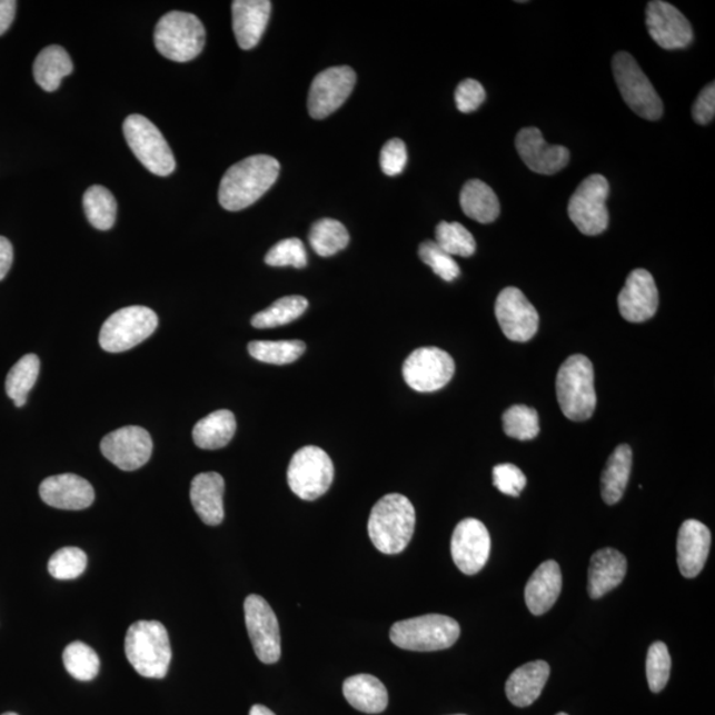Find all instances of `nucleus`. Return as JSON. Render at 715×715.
Returning a JSON list of instances; mask_svg holds the SVG:
<instances>
[{
  "label": "nucleus",
  "mask_w": 715,
  "mask_h": 715,
  "mask_svg": "<svg viewBox=\"0 0 715 715\" xmlns=\"http://www.w3.org/2000/svg\"><path fill=\"white\" fill-rule=\"evenodd\" d=\"M101 453L108 460L125 471L137 470L150 460L152 440L148 430L130 426L103 437Z\"/></svg>",
  "instance_id": "17"
},
{
  "label": "nucleus",
  "mask_w": 715,
  "mask_h": 715,
  "mask_svg": "<svg viewBox=\"0 0 715 715\" xmlns=\"http://www.w3.org/2000/svg\"><path fill=\"white\" fill-rule=\"evenodd\" d=\"M627 574V559L615 548H602L596 552L588 568V594L592 599L613 592L622 585Z\"/></svg>",
  "instance_id": "25"
},
{
  "label": "nucleus",
  "mask_w": 715,
  "mask_h": 715,
  "mask_svg": "<svg viewBox=\"0 0 715 715\" xmlns=\"http://www.w3.org/2000/svg\"><path fill=\"white\" fill-rule=\"evenodd\" d=\"M613 72L623 100L637 116L648 121L662 118L663 101L632 54L616 53L613 59Z\"/></svg>",
  "instance_id": "7"
},
{
  "label": "nucleus",
  "mask_w": 715,
  "mask_h": 715,
  "mask_svg": "<svg viewBox=\"0 0 715 715\" xmlns=\"http://www.w3.org/2000/svg\"><path fill=\"white\" fill-rule=\"evenodd\" d=\"M235 433V415L228 409H219L197 423L192 430V439L197 447L215 450L228 446Z\"/></svg>",
  "instance_id": "31"
},
{
  "label": "nucleus",
  "mask_w": 715,
  "mask_h": 715,
  "mask_svg": "<svg viewBox=\"0 0 715 715\" xmlns=\"http://www.w3.org/2000/svg\"><path fill=\"white\" fill-rule=\"evenodd\" d=\"M309 241L318 256L330 258L349 246L350 236L341 221L325 218L311 226Z\"/></svg>",
  "instance_id": "34"
},
{
  "label": "nucleus",
  "mask_w": 715,
  "mask_h": 715,
  "mask_svg": "<svg viewBox=\"0 0 715 715\" xmlns=\"http://www.w3.org/2000/svg\"><path fill=\"white\" fill-rule=\"evenodd\" d=\"M487 99L484 87L474 79L463 80L456 88V107L461 113L475 112Z\"/></svg>",
  "instance_id": "46"
},
{
  "label": "nucleus",
  "mask_w": 715,
  "mask_h": 715,
  "mask_svg": "<svg viewBox=\"0 0 715 715\" xmlns=\"http://www.w3.org/2000/svg\"><path fill=\"white\" fill-rule=\"evenodd\" d=\"M516 149L527 168L540 176H553L570 162V151L565 146L548 145L537 128L519 130Z\"/></svg>",
  "instance_id": "19"
},
{
  "label": "nucleus",
  "mask_w": 715,
  "mask_h": 715,
  "mask_svg": "<svg viewBox=\"0 0 715 715\" xmlns=\"http://www.w3.org/2000/svg\"><path fill=\"white\" fill-rule=\"evenodd\" d=\"M460 636V626L446 615L430 614L395 623L391 642L398 648L414 652H435L453 647Z\"/></svg>",
  "instance_id": "5"
},
{
  "label": "nucleus",
  "mask_w": 715,
  "mask_h": 715,
  "mask_svg": "<svg viewBox=\"0 0 715 715\" xmlns=\"http://www.w3.org/2000/svg\"><path fill=\"white\" fill-rule=\"evenodd\" d=\"M39 493L47 505L62 510L87 509L95 502L92 485L86 478L72 474L46 478Z\"/></svg>",
  "instance_id": "21"
},
{
  "label": "nucleus",
  "mask_w": 715,
  "mask_h": 715,
  "mask_svg": "<svg viewBox=\"0 0 715 715\" xmlns=\"http://www.w3.org/2000/svg\"><path fill=\"white\" fill-rule=\"evenodd\" d=\"M416 524L414 505L406 496L391 493L374 505L367 532L377 550L399 554L411 543Z\"/></svg>",
  "instance_id": "2"
},
{
  "label": "nucleus",
  "mask_w": 715,
  "mask_h": 715,
  "mask_svg": "<svg viewBox=\"0 0 715 715\" xmlns=\"http://www.w3.org/2000/svg\"><path fill=\"white\" fill-rule=\"evenodd\" d=\"M562 592V572L555 560H546L530 576L525 588L526 606L540 616L552 609Z\"/></svg>",
  "instance_id": "26"
},
{
  "label": "nucleus",
  "mask_w": 715,
  "mask_h": 715,
  "mask_svg": "<svg viewBox=\"0 0 715 715\" xmlns=\"http://www.w3.org/2000/svg\"><path fill=\"white\" fill-rule=\"evenodd\" d=\"M125 654L138 675L163 678L172 656L168 629L159 622L131 624L125 637Z\"/></svg>",
  "instance_id": "3"
},
{
  "label": "nucleus",
  "mask_w": 715,
  "mask_h": 715,
  "mask_svg": "<svg viewBox=\"0 0 715 715\" xmlns=\"http://www.w3.org/2000/svg\"><path fill=\"white\" fill-rule=\"evenodd\" d=\"M496 318L505 337L513 342H527L537 335L538 311L517 288H505L498 295Z\"/></svg>",
  "instance_id": "15"
},
{
  "label": "nucleus",
  "mask_w": 715,
  "mask_h": 715,
  "mask_svg": "<svg viewBox=\"0 0 715 715\" xmlns=\"http://www.w3.org/2000/svg\"><path fill=\"white\" fill-rule=\"evenodd\" d=\"M632 469V449L622 444L609 456L602 475V497L604 503L615 505L620 502L627 489Z\"/></svg>",
  "instance_id": "32"
},
{
  "label": "nucleus",
  "mask_w": 715,
  "mask_h": 715,
  "mask_svg": "<svg viewBox=\"0 0 715 715\" xmlns=\"http://www.w3.org/2000/svg\"><path fill=\"white\" fill-rule=\"evenodd\" d=\"M3 715H18L17 713H6Z\"/></svg>",
  "instance_id": "52"
},
{
  "label": "nucleus",
  "mask_w": 715,
  "mask_h": 715,
  "mask_svg": "<svg viewBox=\"0 0 715 715\" xmlns=\"http://www.w3.org/2000/svg\"><path fill=\"white\" fill-rule=\"evenodd\" d=\"M40 360L34 354H27L12 366L6 379V393L18 408L26 406L27 398L37 384Z\"/></svg>",
  "instance_id": "33"
},
{
  "label": "nucleus",
  "mask_w": 715,
  "mask_h": 715,
  "mask_svg": "<svg viewBox=\"0 0 715 715\" xmlns=\"http://www.w3.org/2000/svg\"><path fill=\"white\" fill-rule=\"evenodd\" d=\"M651 38L664 50H683L693 41V30L682 11L663 0H654L647 6L645 18Z\"/></svg>",
  "instance_id": "18"
},
{
  "label": "nucleus",
  "mask_w": 715,
  "mask_h": 715,
  "mask_svg": "<svg viewBox=\"0 0 715 715\" xmlns=\"http://www.w3.org/2000/svg\"><path fill=\"white\" fill-rule=\"evenodd\" d=\"M692 115L694 121L698 125H707L714 120L715 116V85L711 82L709 86L704 88L703 92L697 97L694 102Z\"/></svg>",
  "instance_id": "48"
},
{
  "label": "nucleus",
  "mask_w": 715,
  "mask_h": 715,
  "mask_svg": "<svg viewBox=\"0 0 715 715\" xmlns=\"http://www.w3.org/2000/svg\"><path fill=\"white\" fill-rule=\"evenodd\" d=\"M617 304L626 321L632 324L648 321L658 309V290L654 276L645 269L632 270L626 286L617 297Z\"/></svg>",
  "instance_id": "20"
},
{
  "label": "nucleus",
  "mask_w": 715,
  "mask_h": 715,
  "mask_svg": "<svg viewBox=\"0 0 715 715\" xmlns=\"http://www.w3.org/2000/svg\"><path fill=\"white\" fill-rule=\"evenodd\" d=\"M408 161L405 142L395 138L388 141L380 152V168L388 177H397L406 169Z\"/></svg>",
  "instance_id": "47"
},
{
  "label": "nucleus",
  "mask_w": 715,
  "mask_h": 715,
  "mask_svg": "<svg viewBox=\"0 0 715 715\" xmlns=\"http://www.w3.org/2000/svg\"><path fill=\"white\" fill-rule=\"evenodd\" d=\"M73 72V62L64 48L46 47L33 62V78L46 92H54L62 79Z\"/></svg>",
  "instance_id": "30"
},
{
  "label": "nucleus",
  "mask_w": 715,
  "mask_h": 715,
  "mask_svg": "<svg viewBox=\"0 0 715 715\" xmlns=\"http://www.w3.org/2000/svg\"><path fill=\"white\" fill-rule=\"evenodd\" d=\"M307 350L302 341H254L248 345L251 357L269 365H289L296 363Z\"/></svg>",
  "instance_id": "37"
},
{
  "label": "nucleus",
  "mask_w": 715,
  "mask_h": 715,
  "mask_svg": "<svg viewBox=\"0 0 715 715\" xmlns=\"http://www.w3.org/2000/svg\"><path fill=\"white\" fill-rule=\"evenodd\" d=\"M493 484L504 495L518 497L526 487V476L516 465L499 464L493 468Z\"/></svg>",
  "instance_id": "45"
},
{
  "label": "nucleus",
  "mask_w": 715,
  "mask_h": 715,
  "mask_svg": "<svg viewBox=\"0 0 715 715\" xmlns=\"http://www.w3.org/2000/svg\"><path fill=\"white\" fill-rule=\"evenodd\" d=\"M450 553L455 565L464 574L480 573L490 555V536L481 520L467 518L456 526Z\"/></svg>",
  "instance_id": "16"
},
{
  "label": "nucleus",
  "mask_w": 715,
  "mask_h": 715,
  "mask_svg": "<svg viewBox=\"0 0 715 715\" xmlns=\"http://www.w3.org/2000/svg\"><path fill=\"white\" fill-rule=\"evenodd\" d=\"M309 302L302 296H287L277 300L266 310L252 318L256 329H272L277 326L288 325L300 318L307 311Z\"/></svg>",
  "instance_id": "36"
},
{
  "label": "nucleus",
  "mask_w": 715,
  "mask_h": 715,
  "mask_svg": "<svg viewBox=\"0 0 715 715\" xmlns=\"http://www.w3.org/2000/svg\"><path fill=\"white\" fill-rule=\"evenodd\" d=\"M82 206L90 225L100 231H108L116 224L117 201L103 186L89 187L82 198Z\"/></svg>",
  "instance_id": "35"
},
{
  "label": "nucleus",
  "mask_w": 715,
  "mask_h": 715,
  "mask_svg": "<svg viewBox=\"0 0 715 715\" xmlns=\"http://www.w3.org/2000/svg\"><path fill=\"white\" fill-rule=\"evenodd\" d=\"M13 261V248L9 239L0 236V281L10 272Z\"/></svg>",
  "instance_id": "50"
},
{
  "label": "nucleus",
  "mask_w": 715,
  "mask_h": 715,
  "mask_svg": "<svg viewBox=\"0 0 715 715\" xmlns=\"http://www.w3.org/2000/svg\"><path fill=\"white\" fill-rule=\"evenodd\" d=\"M87 554L78 547H64L54 553L48 562V572L54 579L72 580L86 572Z\"/></svg>",
  "instance_id": "41"
},
{
  "label": "nucleus",
  "mask_w": 715,
  "mask_h": 715,
  "mask_svg": "<svg viewBox=\"0 0 715 715\" xmlns=\"http://www.w3.org/2000/svg\"><path fill=\"white\" fill-rule=\"evenodd\" d=\"M357 75L350 67H331L318 73L311 82L308 109L316 120L337 112L356 87Z\"/></svg>",
  "instance_id": "14"
},
{
  "label": "nucleus",
  "mask_w": 715,
  "mask_h": 715,
  "mask_svg": "<svg viewBox=\"0 0 715 715\" xmlns=\"http://www.w3.org/2000/svg\"><path fill=\"white\" fill-rule=\"evenodd\" d=\"M123 136L138 161L155 176L168 177L176 170V158L168 141L148 118L129 116L123 122Z\"/></svg>",
  "instance_id": "8"
},
{
  "label": "nucleus",
  "mask_w": 715,
  "mask_h": 715,
  "mask_svg": "<svg viewBox=\"0 0 715 715\" xmlns=\"http://www.w3.org/2000/svg\"><path fill=\"white\" fill-rule=\"evenodd\" d=\"M505 434L517 440H533L539 434V416L536 409L523 405L506 409L503 416Z\"/></svg>",
  "instance_id": "40"
},
{
  "label": "nucleus",
  "mask_w": 715,
  "mask_h": 715,
  "mask_svg": "<svg viewBox=\"0 0 715 715\" xmlns=\"http://www.w3.org/2000/svg\"><path fill=\"white\" fill-rule=\"evenodd\" d=\"M455 360L439 347H420L409 354L403 365L406 384L418 393H434L446 387L454 378Z\"/></svg>",
  "instance_id": "12"
},
{
  "label": "nucleus",
  "mask_w": 715,
  "mask_h": 715,
  "mask_svg": "<svg viewBox=\"0 0 715 715\" xmlns=\"http://www.w3.org/2000/svg\"><path fill=\"white\" fill-rule=\"evenodd\" d=\"M419 258L444 281L453 282L460 276V267H458L456 260L453 256L443 251L435 240L421 242Z\"/></svg>",
  "instance_id": "42"
},
{
  "label": "nucleus",
  "mask_w": 715,
  "mask_h": 715,
  "mask_svg": "<svg viewBox=\"0 0 715 715\" xmlns=\"http://www.w3.org/2000/svg\"><path fill=\"white\" fill-rule=\"evenodd\" d=\"M246 626L255 654L264 664H275L281 657L279 620L268 602L259 595H249L245 602Z\"/></svg>",
  "instance_id": "13"
},
{
  "label": "nucleus",
  "mask_w": 715,
  "mask_h": 715,
  "mask_svg": "<svg viewBox=\"0 0 715 715\" xmlns=\"http://www.w3.org/2000/svg\"><path fill=\"white\" fill-rule=\"evenodd\" d=\"M562 413L573 421H586L595 413V374L592 360L580 354L568 357L557 375Z\"/></svg>",
  "instance_id": "4"
},
{
  "label": "nucleus",
  "mask_w": 715,
  "mask_h": 715,
  "mask_svg": "<svg viewBox=\"0 0 715 715\" xmlns=\"http://www.w3.org/2000/svg\"><path fill=\"white\" fill-rule=\"evenodd\" d=\"M225 478L215 471H207L193 478L190 498L193 510L208 526H218L225 519Z\"/></svg>",
  "instance_id": "24"
},
{
  "label": "nucleus",
  "mask_w": 715,
  "mask_h": 715,
  "mask_svg": "<svg viewBox=\"0 0 715 715\" xmlns=\"http://www.w3.org/2000/svg\"><path fill=\"white\" fill-rule=\"evenodd\" d=\"M155 44L166 59L177 62L199 57L206 44V30L199 18L189 12L166 13L156 27Z\"/></svg>",
  "instance_id": "6"
},
{
  "label": "nucleus",
  "mask_w": 715,
  "mask_h": 715,
  "mask_svg": "<svg viewBox=\"0 0 715 715\" xmlns=\"http://www.w3.org/2000/svg\"><path fill=\"white\" fill-rule=\"evenodd\" d=\"M712 545V534L696 519H687L679 527L677 537V564L685 578H696L704 570Z\"/></svg>",
  "instance_id": "22"
},
{
  "label": "nucleus",
  "mask_w": 715,
  "mask_h": 715,
  "mask_svg": "<svg viewBox=\"0 0 715 715\" xmlns=\"http://www.w3.org/2000/svg\"><path fill=\"white\" fill-rule=\"evenodd\" d=\"M280 163L270 156H252L235 163L221 179L219 203L227 211H240L258 201L276 183Z\"/></svg>",
  "instance_id": "1"
},
{
  "label": "nucleus",
  "mask_w": 715,
  "mask_h": 715,
  "mask_svg": "<svg viewBox=\"0 0 715 715\" xmlns=\"http://www.w3.org/2000/svg\"><path fill=\"white\" fill-rule=\"evenodd\" d=\"M548 676H550V666L540 659L519 666L506 682V696L515 706H530L543 693Z\"/></svg>",
  "instance_id": "27"
},
{
  "label": "nucleus",
  "mask_w": 715,
  "mask_h": 715,
  "mask_svg": "<svg viewBox=\"0 0 715 715\" xmlns=\"http://www.w3.org/2000/svg\"><path fill=\"white\" fill-rule=\"evenodd\" d=\"M158 326V317L150 308L128 307L110 316L100 331V345L109 352L133 349L148 339Z\"/></svg>",
  "instance_id": "10"
},
{
  "label": "nucleus",
  "mask_w": 715,
  "mask_h": 715,
  "mask_svg": "<svg viewBox=\"0 0 715 715\" xmlns=\"http://www.w3.org/2000/svg\"><path fill=\"white\" fill-rule=\"evenodd\" d=\"M672 659L668 647L662 642L651 645L647 656V678L649 689L659 693L669 682Z\"/></svg>",
  "instance_id": "43"
},
{
  "label": "nucleus",
  "mask_w": 715,
  "mask_h": 715,
  "mask_svg": "<svg viewBox=\"0 0 715 715\" xmlns=\"http://www.w3.org/2000/svg\"><path fill=\"white\" fill-rule=\"evenodd\" d=\"M461 210L478 224L488 225L499 217V200L491 187L480 179H470L460 193Z\"/></svg>",
  "instance_id": "29"
},
{
  "label": "nucleus",
  "mask_w": 715,
  "mask_h": 715,
  "mask_svg": "<svg viewBox=\"0 0 715 715\" xmlns=\"http://www.w3.org/2000/svg\"><path fill=\"white\" fill-rule=\"evenodd\" d=\"M249 715H276V714L272 711H269L267 706L255 705L252 706L251 712H249Z\"/></svg>",
  "instance_id": "51"
},
{
  "label": "nucleus",
  "mask_w": 715,
  "mask_h": 715,
  "mask_svg": "<svg viewBox=\"0 0 715 715\" xmlns=\"http://www.w3.org/2000/svg\"><path fill=\"white\" fill-rule=\"evenodd\" d=\"M557 715H568V714H566V713H559V714H557Z\"/></svg>",
  "instance_id": "53"
},
{
  "label": "nucleus",
  "mask_w": 715,
  "mask_h": 715,
  "mask_svg": "<svg viewBox=\"0 0 715 715\" xmlns=\"http://www.w3.org/2000/svg\"><path fill=\"white\" fill-rule=\"evenodd\" d=\"M17 6L16 0H0V37L9 31L16 19Z\"/></svg>",
  "instance_id": "49"
},
{
  "label": "nucleus",
  "mask_w": 715,
  "mask_h": 715,
  "mask_svg": "<svg viewBox=\"0 0 715 715\" xmlns=\"http://www.w3.org/2000/svg\"><path fill=\"white\" fill-rule=\"evenodd\" d=\"M609 183L600 173L587 177L568 201V217L583 235L596 236L606 231L609 224L607 198Z\"/></svg>",
  "instance_id": "11"
},
{
  "label": "nucleus",
  "mask_w": 715,
  "mask_h": 715,
  "mask_svg": "<svg viewBox=\"0 0 715 715\" xmlns=\"http://www.w3.org/2000/svg\"><path fill=\"white\" fill-rule=\"evenodd\" d=\"M461 715V714H460Z\"/></svg>",
  "instance_id": "54"
},
{
  "label": "nucleus",
  "mask_w": 715,
  "mask_h": 715,
  "mask_svg": "<svg viewBox=\"0 0 715 715\" xmlns=\"http://www.w3.org/2000/svg\"><path fill=\"white\" fill-rule=\"evenodd\" d=\"M335 480V465L324 449L308 446L298 449L288 468L291 491L305 502L322 497Z\"/></svg>",
  "instance_id": "9"
},
{
  "label": "nucleus",
  "mask_w": 715,
  "mask_h": 715,
  "mask_svg": "<svg viewBox=\"0 0 715 715\" xmlns=\"http://www.w3.org/2000/svg\"><path fill=\"white\" fill-rule=\"evenodd\" d=\"M266 262L270 267H295L302 269L308 266L307 249L304 242L297 238H290L277 242L269 249Z\"/></svg>",
  "instance_id": "44"
},
{
  "label": "nucleus",
  "mask_w": 715,
  "mask_h": 715,
  "mask_svg": "<svg viewBox=\"0 0 715 715\" xmlns=\"http://www.w3.org/2000/svg\"><path fill=\"white\" fill-rule=\"evenodd\" d=\"M62 662L69 675L80 682H90L99 675L100 658L95 649L80 642L69 644L62 654Z\"/></svg>",
  "instance_id": "39"
},
{
  "label": "nucleus",
  "mask_w": 715,
  "mask_h": 715,
  "mask_svg": "<svg viewBox=\"0 0 715 715\" xmlns=\"http://www.w3.org/2000/svg\"><path fill=\"white\" fill-rule=\"evenodd\" d=\"M344 696L354 709L367 714L386 711L388 693L384 683L371 675H357L344 683Z\"/></svg>",
  "instance_id": "28"
},
{
  "label": "nucleus",
  "mask_w": 715,
  "mask_h": 715,
  "mask_svg": "<svg viewBox=\"0 0 715 715\" xmlns=\"http://www.w3.org/2000/svg\"><path fill=\"white\" fill-rule=\"evenodd\" d=\"M436 245L439 246L443 251H446L448 255L460 256V258H470L476 252V240L474 235H471L467 228L463 225L448 224V221H441L437 225L436 231Z\"/></svg>",
  "instance_id": "38"
},
{
  "label": "nucleus",
  "mask_w": 715,
  "mask_h": 715,
  "mask_svg": "<svg viewBox=\"0 0 715 715\" xmlns=\"http://www.w3.org/2000/svg\"><path fill=\"white\" fill-rule=\"evenodd\" d=\"M272 11L269 0H235L232 24L236 41L241 50H252L260 43Z\"/></svg>",
  "instance_id": "23"
}]
</instances>
